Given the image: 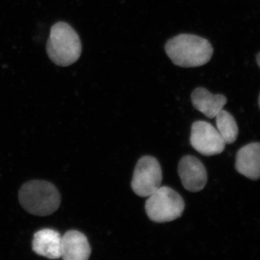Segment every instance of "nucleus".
Wrapping results in <instances>:
<instances>
[{"instance_id": "obj_7", "label": "nucleus", "mask_w": 260, "mask_h": 260, "mask_svg": "<svg viewBox=\"0 0 260 260\" xmlns=\"http://www.w3.org/2000/svg\"><path fill=\"white\" fill-rule=\"evenodd\" d=\"M178 173L184 188L191 192L203 190L208 181V174L203 162L192 155H186L179 161Z\"/></svg>"}, {"instance_id": "obj_4", "label": "nucleus", "mask_w": 260, "mask_h": 260, "mask_svg": "<svg viewBox=\"0 0 260 260\" xmlns=\"http://www.w3.org/2000/svg\"><path fill=\"white\" fill-rule=\"evenodd\" d=\"M185 204L180 194L169 186H160L148 197L145 211L155 223L173 221L181 216Z\"/></svg>"}, {"instance_id": "obj_8", "label": "nucleus", "mask_w": 260, "mask_h": 260, "mask_svg": "<svg viewBox=\"0 0 260 260\" xmlns=\"http://www.w3.org/2000/svg\"><path fill=\"white\" fill-rule=\"evenodd\" d=\"M91 248L86 236L76 230L66 232L61 237V256L65 260H87Z\"/></svg>"}, {"instance_id": "obj_9", "label": "nucleus", "mask_w": 260, "mask_h": 260, "mask_svg": "<svg viewBox=\"0 0 260 260\" xmlns=\"http://www.w3.org/2000/svg\"><path fill=\"white\" fill-rule=\"evenodd\" d=\"M236 169L251 180L260 178V143H251L242 147L236 157Z\"/></svg>"}, {"instance_id": "obj_1", "label": "nucleus", "mask_w": 260, "mask_h": 260, "mask_svg": "<svg viewBox=\"0 0 260 260\" xmlns=\"http://www.w3.org/2000/svg\"><path fill=\"white\" fill-rule=\"evenodd\" d=\"M165 50L172 62L181 68L203 66L213 54V47L207 39L191 34L172 38L166 44Z\"/></svg>"}, {"instance_id": "obj_10", "label": "nucleus", "mask_w": 260, "mask_h": 260, "mask_svg": "<svg viewBox=\"0 0 260 260\" xmlns=\"http://www.w3.org/2000/svg\"><path fill=\"white\" fill-rule=\"evenodd\" d=\"M34 252L49 259H58L61 256V236L50 229H44L34 234L32 242Z\"/></svg>"}, {"instance_id": "obj_12", "label": "nucleus", "mask_w": 260, "mask_h": 260, "mask_svg": "<svg viewBox=\"0 0 260 260\" xmlns=\"http://www.w3.org/2000/svg\"><path fill=\"white\" fill-rule=\"evenodd\" d=\"M217 129L221 135L225 144H232L237 140L239 129L234 116L222 109L215 116Z\"/></svg>"}, {"instance_id": "obj_11", "label": "nucleus", "mask_w": 260, "mask_h": 260, "mask_svg": "<svg viewBox=\"0 0 260 260\" xmlns=\"http://www.w3.org/2000/svg\"><path fill=\"white\" fill-rule=\"evenodd\" d=\"M191 99L195 109L210 119L215 117L227 103L226 97L223 95H213L204 88L195 89L191 93Z\"/></svg>"}, {"instance_id": "obj_14", "label": "nucleus", "mask_w": 260, "mask_h": 260, "mask_svg": "<svg viewBox=\"0 0 260 260\" xmlns=\"http://www.w3.org/2000/svg\"><path fill=\"white\" fill-rule=\"evenodd\" d=\"M259 109H260V94H259Z\"/></svg>"}, {"instance_id": "obj_2", "label": "nucleus", "mask_w": 260, "mask_h": 260, "mask_svg": "<svg viewBox=\"0 0 260 260\" xmlns=\"http://www.w3.org/2000/svg\"><path fill=\"white\" fill-rule=\"evenodd\" d=\"M18 199L25 211L37 216L54 213L61 203V195L56 186L41 180L25 183L19 190Z\"/></svg>"}, {"instance_id": "obj_5", "label": "nucleus", "mask_w": 260, "mask_h": 260, "mask_svg": "<svg viewBox=\"0 0 260 260\" xmlns=\"http://www.w3.org/2000/svg\"><path fill=\"white\" fill-rule=\"evenodd\" d=\"M161 167L156 158L150 155L142 157L135 167L131 187L141 198L150 196L161 186Z\"/></svg>"}, {"instance_id": "obj_13", "label": "nucleus", "mask_w": 260, "mask_h": 260, "mask_svg": "<svg viewBox=\"0 0 260 260\" xmlns=\"http://www.w3.org/2000/svg\"><path fill=\"white\" fill-rule=\"evenodd\" d=\"M256 62H257V64L259 65L260 68V52L257 54V55H256Z\"/></svg>"}, {"instance_id": "obj_6", "label": "nucleus", "mask_w": 260, "mask_h": 260, "mask_svg": "<svg viewBox=\"0 0 260 260\" xmlns=\"http://www.w3.org/2000/svg\"><path fill=\"white\" fill-rule=\"evenodd\" d=\"M190 143L198 153L207 156L221 153L225 147V143L218 129L204 121H197L193 123Z\"/></svg>"}, {"instance_id": "obj_3", "label": "nucleus", "mask_w": 260, "mask_h": 260, "mask_svg": "<svg viewBox=\"0 0 260 260\" xmlns=\"http://www.w3.org/2000/svg\"><path fill=\"white\" fill-rule=\"evenodd\" d=\"M47 51L49 59L58 66L74 64L82 53L81 41L78 32L65 22L56 23L51 28Z\"/></svg>"}]
</instances>
